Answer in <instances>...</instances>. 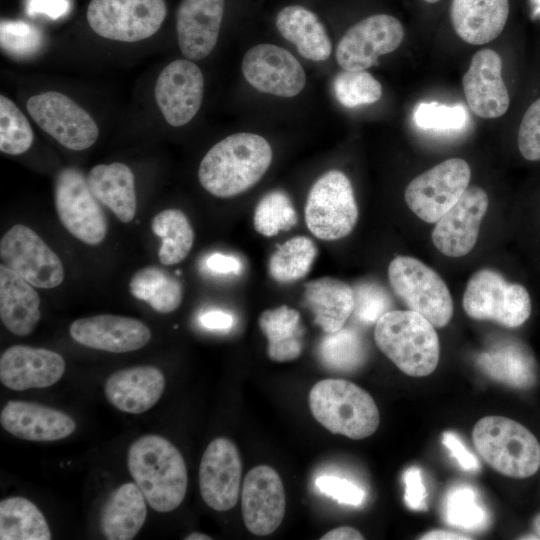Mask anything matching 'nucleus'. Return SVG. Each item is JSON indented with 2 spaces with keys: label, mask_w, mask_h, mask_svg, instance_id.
<instances>
[{
  "label": "nucleus",
  "mask_w": 540,
  "mask_h": 540,
  "mask_svg": "<svg viewBox=\"0 0 540 540\" xmlns=\"http://www.w3.org/2000/svg\"><path fill=\"white\" fill-rule=\"evenodd\" d=\"M272 161L268 141L254 133H235L212 146L203 157L198 178L217 197H232L255 185Z\"/></svg>",
  "instance_id": "nucleus-1"
},
{
  "label": "nucleus",
  "mask_w": 540,
  "mask_h": 540,
  "mask_svg": "<svg viewBox=\"0 0 540 540\" xmlns=\"http://www.w3.org/2000/svg\"><path fill=\"white\" fill-rule=\"evenodd\" d=\"M128 469L149 506L170 512L184 500L188 476L183 456L166 438L149 434L129 448Z\"/></svg>",
  "instance_id": "nucleus-2"
},
{
  "label": "nucleus",
  "mask_w": 540,
  "mask_h": 540,
  "mask_svg": "<svg viewBox=\"0 0 540 540\" xmlns=\"http://www.w3.org/2000/svg\"><path fill=\"white\" fill-rule=\"evenodd\" d=\"M374 339L381 352L409 376H427L438 365L440 344L436 330L415 311L384 313L376 322Z\"/></svg>",
  "instance_id": "nucleus-3"
},
{
  "label": "nucleus",
  "mask_w": 540,
  "mask_h": 540,
  "mask_svg": "<svg viewBox=\"0 0 540 540\" xmlns=\"http://www.w3.org/2000/svg\"><path fill=\"white\" fill-rule=\"evenodd\" d=\"M314 418L333 434L359 440L372 435L380 423L378 408L368 392L344 379H324L309 392Z\"/></svg>",
  "instance_id": "nucleus-4"
},
{
  "label": "nucleus",
  "mask_w": 540,
  "mask_h": 540,
  "mask_svg": "<svg viewBox=\"0 0 540 540\" xmlns=\"http://www.w3.org/2000/svg\"><path fill=\"white\" fill-rule=\"evenodd\" d=\"M481 457L499 473L512 478H527L540 467V444L522 424L504 416L480 419L472 432Z\"/></svg>",
  "instance_id": "nucleus-5"
},
{
  "label": "nucleus",
  "mask_w": 540,
  "mask_h": 540,
  "mask_svg": "<svg viewBox=\"0 0 540 540\" xmlns=\"http://www.w3.org/2000/svg\"><path fill=\"white\" fill-rule=\"evenodd\" d=\"M388 279L394 293L412 311L434 327L446 326L453 315V300L442 277L422 261L397 256L388 266Z\"/></svg>",
  "instance_id": "nucleus-6"
},
{
  "label": "nucleus",
  "mask_w": 540,
  "mask_h": 540,
  "mask_svg": "<svg viewBox=\"0 0 540 540\" xmlns=\"http://www.w3.org/2000/svg\"><path fill=\"white\" fill-rule=\"evenodd\" d=\"M462 305L470 318L494 321L508 328L521 326L531 314L527 289L507 282L491 269L478 270L469 278Z\"/></svg>",
  "instance_id": "nucleus-7"
},
{
  "label": "nucleus",
  "mask_w": 540,
  "mask_h": 540,
  "mask_svg": "<svg viewBox=\"0 0 540 540\" xmlns=\"http://www.w3.org/2000/svg\"><path fill=\"white\" fill-rule=\"evenodd\" d=\"M358 207L349 178L339 170L321 175L312 185L305 205V222L318 239L344 238L354 229Z\"/></svg>",
  "instance_id": "nucleus-8"
},
{
  "label": "nucleus",
  "mask_w": 540,
  "mask_h": 540,
  "mask_svg": "<svg viewBox=\"0 0 540 540\" xmlns=\"http://www.w3.org/2000/svg\"><path fill=\"white\" fill-rule=\"evenodd\" d=\"M166 14L164 0H91L86 17L103 38L137 42L155 34Z\"/></svg>",
  "instance_id": "nucleus-9"
},
{
  "label": "nucleus",
  "mask_w": 540,
  "mask_h": 540,
  "mask_svg": "<svg viewBox=\"0 0 540 540\" xmlns=\"http://www.w3.org/2000/svg\"><path fill=\"white\" fill-rule=\"evenodd\" d=\"M54 202L60 222L74 237L89 245L104 240L107 218L79 169L66 167L58 172Z\"/></svg>",
  "instance_id": "nucleus-10"
},
{
  "label": "nucleus",
  "mask_w": 540,
  "mask_h": 540,
  "mask_svg": "<svg viewBox=\"0 0 540 540\" xmlns=\"http://www.w3.org/2000/svg\"><path fill=\"white\" fill-rule=\"evenodd\" d=\"M471 170L461 158H450L415 177L406 187L404 199L421 220L436 223L469 186Z\"/></svg>",
  "instance_id": "nucleus-11"
},
{
  "label": "nucleus",
  "mask_w": 540,
  "mask_h": 540,
  "mask_svg": "<svg viewBox=\"0 0 540 540\" xmlns=\"http://www.w3.org/2000/svg\"><path fill=\"white\" fill-rule=\"evenodd\" d=\"M27 110L43 131L70 150H85L98 139L99 129L92 116L60 92L30 97Z\"/></svg>",
  "instance_id": "nucleus-12"
},
{
  "label": "nucleus",
  "mask_w": 540,
  "mask_h": 540,
  "mask_svg": "<svg viewBox=\"0 0 540 540\" xmlns=\"http://www.w3.org/2000/svg\"><path fill=\"white\" fill-rule=\"evenodd\" d=\"M1 264L37 288L59 286L64 268L57 254L31 228L16 224L0 241Z\"/></svg>",
  "instance_id": "nucleus-13"
},
{
  "label": "nucleus",
  "mask_w": 540,
  "mask_h": 540,
  "mask_svg": "<svg viewBox=\"0 0 540 540\" xmlns=\"http://www.w3.org/2000/svg\"><path fill=\"white\" fill-rule=\"evenodd\" d=\"M403 38L404 28L396 17L373 14L347 29L338 42L336 60L343 70H366L379 56L396 50Z\"/></svg>",
  "instance_id": "nucleus-14"
},
{
  "label": "nucleus",
  "mask_w": 540,
  "mask_h": 540,
  "mask_svg": "<svg viewBox=\"0 0 540 540\" xmlns=\"http://www.w3.org/2000/svg\"><path fill=\"white\" fill-rule=\"evenodd\" d=\"M247 82L260 92L291 98L305 87L306 74L298 60L274 44H258L242 60Z\"/></svg>",
  "instance_id": "nucleus-15"
},
{
  "label": "nucleus",
  "mask_w": 540,
  "mask_h": 540,
  "mask_svg": "<svg viewBox=\"0 0 540 540\" xmlns=\"http://www.w3.org/2000/svg\"><path fill=\"white\" fill-rule=\"evenodd\" d=\"M204 78L200 68L189 59L170 62L155 84L156 103L168 124L180 127L189 123L200 109Z\"/></svg>",
  "instance_id": "nucleus-16"
},
{
  "label": "nucleus",
  "mask_w": 540,
  "mask_h": 540,
  "mask_svg": "<svg viewBox=\"0 0 540 540\" xmlns=\"http://www.w3.org/2000/svg\"><path fill=\"white\" fill-rule=\"evenodd\" d=\"M243 521L252 534H272L282 523L286 499L283 482L275 469L258 465L245 476L241 492Z\"/></svg>",
  "instance_id": "nucleus-17"
},
{
  "label": "nucleus",
  "mask_w": 540,
  "mask_h": 540,
  "mask_svg": "<svg viewBox=\"0 0 540 540\" xmlns=\"http://www.w3.org/2000/svg\"><path fill=\"white\" fill-rule=\"evenodd\" d=\"M242 462L236 445L227 438L212 440L199 466V488L203 501L216 511H227L237 503Z\"/></svg>",
  "instance_id": "nucleus-18"
},
{
  "label": "nucleus",
  "mask_w": 540,
  "mask_h": 540,
  "mask_svg": "<svg viewBox=\"0 0 540 540\" xmlns=\"http://www.w3.org/2000/svg\"><path fill=\"white\" fill-rule=\"evenodd\" d=\"M488 205V195L482 188L468 187L435 224L431 239L437 250L453 258L471 252L477 242Z\"/></svg>",
  "instance_id": "nucleus-19"
},
{
  "label": "nucleus",
  "mask_w": 540,
  "mask_h": 540,
  "mask_svg": "<svg viewBox=\"0 0 540 540\" xmlns=\"http://www.w3.org/2000/svg\"><path fill=\"white\" fill-rule=\"evenodd\" d=\"M464 95L472 112L484 119L503 116L510 97L502 78V60L492 49L476 52L462 78Z\"/></svg>",
  "instance_id": "nucleus-20"
},
{
  "label": "nucleus",
  "mask_w": 540,
  "mask_h": 540,
  "mask_svg": "<svg viewBox=\"0 0 540 540\" xmlns=\"http://www.w3.org/2000/svg\"><path fill=\"white\" fill-rule=\"evenodd\" d=\"M69 333L83 346L112 353L141 349L151 339V331L142 321L111 314L77 319Z\"/></svg>",
  "instance_id": "nucleus-21"
},
{
  "label": "nucleus",
  "mask_w": 540,
  "mask_h": 540,
  "mask_svg": "<svg viewBox=\"0 0 540 540\" xmlns=\"http://www.w3.org/2000/svg\"><path fill=\"white\" fill-rule=\"evenodd\" d=\"M63 357L45 348L14 345L0 357V381L15 391L45 388L58 382L65 371Z\"/></svg>",
  "instance_id": "nucleus-22"
},
{
  "label": "nucleus",
  "mask_w": 540,
  "mask_h": 540,
  "mask_svg": "<svg viewBox=\"0 0 540 540\" xmlns=\"http://www.w3.org/2000/svg\"><path fill=\"white\" fill-rule=\"evenodd\" d=\"M226 0H181L176 13L177 40L186 59L201 60L215 48Z\"/></svg>",
  "instance_id": "nucleus-23"
},
{
  "label": "nucleus",
  "mask_w": 540,
  "mask_h": 540,
  "mask_svg": "<svg viewBox=\"0 0 540 540\" xmlns=\"http://www.w3.org/2000/svg\"><path fill=\"white\" fill-rule=\"evenodd\" d=\"M1 426L29 441H55L71 435L76 424L62 411L35 402L8 401L1 410Z\"/></svg>",
  "instance_id": "nucleus-24"
},
{
  "label": "nucleus",
  "mask_w": 540,
  "mask_h": 540,
  "mask_svg": "<svg viewBox=\"0 0 540 540\" xmlns=\"http://www.w3.org/2000/svg\"><path fill=\"white\" fill-rule=\"evenodd\" d=\"M165 389V377L154 366L120 369L105 383V395L110 404L120 411L140 414L152 408Z\"/></svg>",
  "instance_id": "nucleus-25"
},
{
  "label": "nucleus",
  "mask_w": 540,
  "mask_h": 540,
  "mask_svg": "<svg viewBox=\"0 0 540 540\" xmlns=\"http://www.w3.org/2000/svg\"><path fill=\"white\" fill-rule=\"evenodd\" d=\"M509 15V0H452L454 31L466 43L483 45L497 38Z\"/></svg>",
  "instance_id": "nucleus-26"
},
{
  "label": "nucleus",
  "mask_w": 540,
  "mask_h": 540,
  "mask_svg": "<svg viewBox=\"0 0 540 540\" xmlns=\"http://www.w3.org/2000/svg\"><path fill=\"white\" fill-rule=\"evenodd\" d=\"M281 36L293 43L299 54L312 61H325L332 52L331 40L319 16L302 4H288L275 16Z\"/></svg>",
  "instance_id": "nucleus-27"
},
{
  "label": "nucleus",
  "mask_w": 540,
  "mask_h": 540,
  "mask_svg": "<svg viewBox=\"0 0 540 540\" xmlns=\"http://www.w3.org/2000/svg\"><path fill=\"white\" fill-rule=\"evenodd\" d=\"M40 297L33 285L0 265V318L13 334H31L41 318Z\"/></svg>",
  "instance_id": "nucleus-28"
},
{
  "label": "nucleus",
  "mask_w": 540,
  "mask_h": 540,
  "mask_svg": "<svg viewBox=\"0 0 540 540\" xmlns=\"http://www.w3.org/2000/svg\"><path fill=\"white\" fill-rule=\"evenodd\" d=\"M304 302L325 333L343 328L354 310V290L345 282L322 277L304 285Z\"/></svg>",
  "instance_id": "nucleus-29"
},
{
  "label": "nucleus",
  "mask_w": 540,
  "mask_h": 540,
  "mask_svg": "<svg viewBox=\"0 0 540 540\" xmlns=\"http://www.w3.org/2000/svg\"><path fill=\"white\" fill-rule=\"evenodd\" d=\"M146 502L136 483H125L115 489L100 512L103 536L108 540L133 539L146 520Z\"/></svg>",
  "instance_id": "nucleus-30"
},
{
  "label": "nucleus",
  "mask_w": 540,
  "mask_h": 540,
  "mask_svg": "<svg viewBox=\"0 0 540 540\" xmlns=\"http://www.w3.org/2000/svg\"><path fill=\"white\" fill-rule=\"evenodd\" d=\"M87 182L97 200L121 222L132 221L137 199L134 174L126 164L114 162L96 165L90 170Z\"/></svg>",
  "instance_id": "nucleus-31"
},
{
  "label": "nucleus",
  "mask_w": 540,
  "mask_h": 540,
  "mask_svg": "<svg viewBox=\"0 0 540 540\" xmlns=\"http://www.w3.org/2000/svg\"><path fill=\"white\" fill-rule=\"evenodd\" d=\"M478 365L489 378L512 388L527 389L536 381L534 358L518 341L496 344L479 356Z\"/></svg>",
  "instance_id": "nucleus-32"
},
{
  "label": "nucleus",
  "mask_w": 540,
  "mask_h": 540,
  "mask_svg": "<svg viewBox=\"0 0 540 540\" xmlns=\"http://www.w3.org/2000/svg\"><path fill=\"white\" fill-rule=\"evenodd\" d=\"M258 324L267 338V354L271 360L288 362L301 355L303 332L296 309L287 305L267 309L261 313Z\"/></svg>",
  "instance_id": "nucleus-33"
},
{
  "label": "nucleus",
  "mask_w": 540,
  "mask_h": 540,
  "mask_svg": "<svg viewBox=\"0 0 540 540\" xmlns=\"http://www.w3.org/2000/svg\"><path fill=\"white\" fill-rule=\"evenodd\" d=\"M1 540H50L49 525L38 507L21 497H8L0 502Z\"/></svg>",
  "instance_id": "nucleus-34"
},
{
  "label": "nucleus",
  "mask_w": 540,
  "mask_h": 540,
  "mask_svg": "<svg viewBox=\"0 0 540 540\" xmlns=\"http://www.w3.org/2000/svg\"><path fill=\"white\" fill-rule=\"evenodd\" d=\"M129 287L135 298L145 301L162 314L175 311L182 302L181 282L157 266L139 269L132 276Z\"/></svg>",
  "instance_id": "nucleus-35"
},
{
  "label": "nucleus",
  "mask_w": 540,
  "mask_h": 540,
  "mask_svg": "<svg viewBox=\"0 0 540 540\" xmlns=\"http://www.w3.org/2000/svg\"><path fill=\"white\" fill-rule=\"evenodd\" d=\"M151 228L161 237L158 257L163 265H174L184 260L194 243V230L187 216L178 209H166L154 216Z\"/></svg>",
  "instance_id": "nucleus-36"
},
{
  "label": "nucleus",
  "mask_w": 540,
  "mask_h": 540,
  "mask_svg": "<svg viewBox=\"0 0 540 540\" xmlns=\"http://www.w3.org/2000/svg\"><path fill=\"white\" fill-rule=\"evenodd\" d=\"M316 256L317 248L311 239L293 237L270 256L269 274L279 283L295 282L308 274Z\"/></svg>",
  "instance_id": "nucleus-37"
},
{
  "label": "nucleus",
  "mask_w": 540,
  "mask_h": 540,
  "mask_svg": "<svg viewBox=\"0 0 540 540\" xmlns=\"http://www.w3.org/2000/svg\"><path fill=\"white\" fill-rule=\"evenodd\" d=\"M318 356L327 368L350 372L364 363L366 350L355 330L341 328L333 333H325L318 345Z\"/></svg>",
  "instance_id": "nucleus-38"
},
{
  "label": "nucleus",
  "mask_w": 540,
  "mask_h": 540,
  "mask_svg": "<svg viewBox=\"0 0 540 540\" xmlns=\"http://www.w3.org/2000/svg\"><path fill=\"white\" fill-rule=\"evenodd\" d=\"M443 516L449 525L466 531L481 530L489 521L488 512L476 490L467 484H456L447 491Z\"/></svg>",
  "instance_id": "nucleus-39"
},
{
  "label": "nucleus",
  "mask_w": 540,
  "mask_h": 540,
  "mask_svg": "<svg viewBox=\"0 0 540 540\" xmlns=\"http://www.w3.org/2000/svg\"><path fill=\"white\" fill-rule=\"evenodd\" d=\"M297 223V214L290 197L282 190L266 193L254 210L255 230L266 237L287 231Z\"/></svg>",
  "instance_id": "nucleus-40"
},
{
  "label": "nucleus",
  "mask_w": 540,
  "mask_h": 540,
  "mask_svg": "<svg viewBox=\"0 0 540 540\" xmlns=\"http://www.w3.org/2000/svg\"><path fill=\"white\" fill-rule=\"evenodd\" d=\"M34 140L33 130L26 116L15 103L0 96V150L9 155L26 152Z\"/></svg>",
  "instance_id": "nucleus-41"
},
{
  "label": "nucleus",
  "mask_w": 540,
  "mask_h": 540,
  "mask_svg": "<svg viewBox=\"0 0 540 540\" xmlns=\"http://www.w3.org/2000/svg\"><path fill=\"white\" fill-rule=\"evenodd\" d=\"M333 89L339 103L347 108L375 103L382 96L380 82L366 70L339 72Z\"/></svg>",
  "instance_id": "nucleus-42"
},
{
  "label": "nucleus",
  "mask_w": 540,
  "mask_h": 540,
  "mask_svg": "<svg viewBox=\"0 0 540 540\" xmlns=\"http://www.w3.org/2000/svg\"><path fill=\"white\" fill-rule=\"evenodd\" d=\"M1 48L14 57H28L42 45L40 31L24 21L2 20L0 24Z\"/></svg>",
  "instance_id": "nucleus-43"
},
{
  "label": "nucleus",
  "mask_w": 540,
  "mask_h": 540,
  "mask_svg": "<svg viewBox=\"0 0 540 540\" xmlns=\"http://www.w3.org/2000/svg\"><path fill=\"white\" fill-rule=\"evenodd\" d=\"M466 119L467 113L460 105L422 102L414 111L415 123L424 129H459L464 126Z\"/></svg>",
  "instance_id": "nucleus-44"
},
{
  "label": "nucleus",
  "mask_w": 540,
  "mask_h": 540,
  "mask_svg": "<svg viewBox=\"0 0 540 540\" xmlns=\"http://www.w3.org/2000/svg\"><path fill=\"white\" fill-rule=\"evenodd\" d=\"M389 299L384 290L377 285L362 284L354 291L355 317L362 323L370 324L386 313Z\"/></svg>",
  "instance_id": "nucleus-45"
},
{
  "label": "nucleus",
  "mask_w": 540,
  "mask_h": 540,
  "mask_svg": "<svg viewBox=\"0 0 540 540\" xmlns=\"http://www.w3.org/2000/svg\"><path fill=\"white\" fill-rule=\"evenodd\" d=\"M518 148L526 160H540V98L523 115L518 130Z\"/></svg>",
  "instance_id": "nucleus-46"
},
{
  "label": "nucleus",
  "mask_w": 540,
  "mask_h": 540,
  "mask_svg": "<svg viewBox=\"0 0 540 540\" xmlns=\"http://www.w3.org/2000/svg\"><path fill=\"white\" fill-rule=\"evenodd\" d=\"M318 490L337 502L350 506H359L365 499L364 490L345 478L334 475H321L316 481Z\"/></svg>",
  "instance_id": "nucleus-47"
},
{
  "label": "nucleus",
  "mask_w": 540,
  "mask_h": 540,
  "mask_svg": "<svg viewBox=\"0 0 540 540\" xmlns=\"http://www.w3.org/2000/svg\"><path fill=\"white\" fill-rule=\"evenodd\" d=\"M405 485L404 499L406 505L415 511H423L427 508V490L422 478L421 470L412 466L403 475Z\"/></svg>",
  "instance_id": "nucleus-48"
},
{
  "label": "nucleus",
  "mask_w": 540,
  "mask_h": 540,
  "mask_svg": "<svg viewBox=\"0 0 540 540\" xmlns=\"http://www.w3.org/2000/svg\"><path fill=\"white\" fill-rule=\"evenodd\" d=\"M442 443L462 469L470 472H476L480 469L478 459L467 449L456 433L444 432Z\"/></svg>",
  "instance_id": "nucleus-49"
},
{
  "label": "nucleus",
  "mask_w": 540,
  "mask_h": 540,
  "mask_svg": "<svg viewBox=\"0 0 540 540\" xmlns=\"http://www.w3.org/2000/svg\"><path fill=\"white\" fill-rule=\"evenodd\" d=\"M68 0H27V13L31 16L35 14H45L49 18L58 19L64 16L69 10Z\"/></svg>",
  "instance_id": "nucleus-50"
},
{
  "label": "nucleus",
  "mask_w": 540,
  "mask_h": 540,
  "mask_svg": "<svg viewBox=\"0 0 540 540\" xmlns=\"http://www.w3.org/2000/svg\"><path fill=\"white\" fill-rule=\"evenodd\" d=\"M206 265L211 271L221 274L238 273L241 269V263L236 257L221 253L210 255Z\"/></svg>",
  "instance_id": "nucleus-51"
},
{
  "label": "nucleus",
  "mask_w": 540,
  "mask_h": 540,
  "mask_svg": "<svg viewBox=\"0 0 540 540\" xmlns=\"http://www.w3.org/2000/svg\"><path fill=\"white\" fill-rule=\"evenodd\" d=\"M201 324L211 330H228L232 327L233 317L221 310H210L200 316Z\"/></svg>",
  "instance_id": "nucleus-52"
},
{
  "label": "nucleus",
  "mask_w": 540,
  "mask_h": 540,
  "mask_svg": "<svg viewBox=\"0 0 540 540\" xmlns=\"http://www.w3.org/2000/svg\"><path fill=\"white\" fill-rule=\"evenodd\" d=\"M321 540H359L363 535L352 527H337L325 533Z\"/></svg>",
  "instance_id": "nucleus-53"
},
{
  "label": "nucleus",
  "mask_w": 540,
  "mask_h": 540,
  "mask_svg": "<svg viewBox=\"0 0 540 540\" xmlns=\"http://www.w3.org/2000/svg\"><path fill=\"white\" fill-rule=\"evenodd\" d=\"M421 539H428V540H449V539H469V537H466L464 535L453 533L450 531H444V530H434L430 531L426 534H424Z\"/></svg>",
  "instance_id": "nucleus-54"
},
{
  "label": "nucleus",
  "mask_w": 540,
  "mask_h": 540,
  "mask_svg": "<svg viewBox=\"0 0 540 540\" xmlns=\"http://www.w3.org/2000/svg\"><path fill=\"white\" fill-rule=\"evenodd\" d=\"M186 540H211L212 538L209 535L199 532H193L188 534L185 537Z\"/></svg>",
  "instance_id": "nucleus-55"
},
{
  "label": "nucleus",
  "mask_w": 540,
  "mask_h": 540,
  "mask_svg": "<svg viewBox=\"0 0 540 540\" xmlns=\"http://www.w3.org/2000/svg\"><path fill=\"white\" fill-rule=\"evenodd\" d=\"M534 530L538 539H540V514L536 516L533 522Z\"/></svg>",
  "instance_id": "nucleus-56"
},
{
  "label": "nucleus",
  "mask_w": 540,
  "mask_h": 540,
  "mask_svg": "<svg viewBox=\"0 0 540 540\" xmlns=\"http://www.w3.org/2000/svg\"><path fill=\"white\" fill-rule=\"evenodd\" d=\"M424 1L427 2V3H436V2H438L440 0H424Z\"/></svg>",
  "instance_id": "nucleus-57"
}]
</instances>
